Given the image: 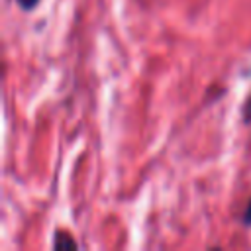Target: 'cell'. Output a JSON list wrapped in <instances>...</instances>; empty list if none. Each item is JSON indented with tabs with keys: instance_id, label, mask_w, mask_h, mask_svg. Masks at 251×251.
<instances>
[{
	"instance_id": "3",
	"label": "cell",
	"mask_w": 251,
	"mask_h": 251,
	"mask_svg": "<svg viewBox=\"0 0 251 251\" xmlns=\"http://www.w3.org/2000/svg\"><path fill=\"white\" fill-rule=\"evenodd\" d=\"M241 224L243 226H251V200H249V204L245 206V212H243V216H241Z\"/></svg>"
},
{
	"instance_id": "4",
	"label": "cell",
	"mask_w": 251,
	"mask_h": 251,
	"mask_svg": "<svg viewBox=\"0 0 251 251\" xmlns=\"http://www.w3.org/2000/svg\"><path fill=\"white\" fill-rule=\"evenodd\" d=\"M243 120H245V124L251 122V94H249V98H247V102L243 106Z\"/></svg>"
},
{
	"instance_id": "2",
	"label": "cell",
	"mask_w": 251,
	"mask_h": 251,
	"mask_svg": "<svg viewBox=\"0 0 251 251\" xmlns=\"http://www.w3.org/2000/svg\"><path fill=\"white\" fill-rule=\"evenodd\" d=\"M16 2H18V6L22 10H33L39 4V0H16Z\"/></svg>"
},
{
	"instance_id": "1",
	"label": "cell",
	"mask_w": 251,
	"mask_h": 251,
	"mask_svg": "<svg viewBox=\"0 0 251 251\" xmlns=\"http://www.w3.org/2000/svg\"><path fill=\"white\" fill-rule=\"evenodd\" d=\"M53 247L59 249V247H76V241L71 239L67 233H57L55 239H53Z\"/></svg>"
}]
</instances>
